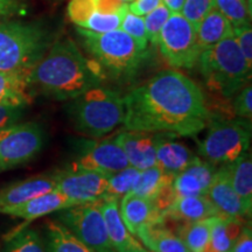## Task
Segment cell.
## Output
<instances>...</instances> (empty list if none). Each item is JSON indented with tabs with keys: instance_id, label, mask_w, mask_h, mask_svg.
Masks as SVG:
<instances>
[{
	"instance_id": "cell-1",
	"label": "cell",
	"mask_w": 252,
	"mask_h": 252,
	"mask_svg": "<svg viewBox=\"0 0 252 252\" xmlns=\"http://www.w3.org/2000/svg\"><path fill=\"white\" fill-rule=\"evenodd\" d=\"M127 131L196 137L213 116L200 87L182 72L167 69L124 97Z\"/></svg>"
},
{
	"instance_id": "cell-2",
	"label": "cell",
	"mask_w": 252,
	"mask_h": 252,
	"mask_svg": "<svg viewBox=\"0 0 252 252\" xmlns=\"http://www.w3.org/2000/svg\"><path fill=\"white\" fill-rule=\"evenodd\" d=\"M104 77L94 60H88L74 41L59 40L32 68L31 87L59 100H71L91 88L100 86Z\"/></svg>"
},
{
	"instance_id": "cell-3",
	"label": "cell",
	"mask_w": 252,
	"mask_h": 252,
	"mask_svg": "<svg viewBox=\"0 0 252 252\" xmlns=\"http://www.w3.org/2000/svg\"><path fill=\"white\" fill-rule=\"evenodd\" d=\"M67 109L75 130L91 139L105 137L123 124L125 116L124 97L100 86L71 99Z\"/></svg>"
},
{
	"instance_id": "cell-4",
	"label": "cell",
	"mask_w": 252,
	"mask_h": 252,
	"mask_svg": "<svg viewBox=\"0 0 252 252\" xmlns=\"http://www.w3.org/2000/svg\"><path fill=\"white\" fill-rule=\"evenodd\" d=\"M87 52L93 56L103 74L113 78L128 80L133 77L146 58L143 50L132 37L121 28L105 33L77 27Z\"/></svg>"
},
{
	"instance_id": "cell-5",
	"label": "cell",
	"mask_w": 252,
	"mask_h": 252,
	"mask_svg": "<svg viewBox=\"0 0 252 252\" xmlns=\"http://www.w3.org/2000/svg\"><path fill=\"white\" fill-rule=\"evenodd\" d=\"M197 63L208 88L224 97L234 96L251 78L252 67L239 49L234 33L202 50Z\"/></svg>"
},
{
	"instance_id": "cell-6",
	"label": "cell",
	"mask_w": 252,
	"mask_h": 252,
	"mask_svg": "<svg viewBox=\"0 0 252 252\" xmlns=\"http://www.w3.org/2000/svg\"><path fill=\"white\" fill-rule=\"evenodd\" d=\"M48 46L39 25L0 18V71L31 70Z\"/></svg>"
},
{
	"instance_id": "cell-7",
	"label": "cell",
	"mask_w": 252,
	"mask_h": 252,
	"mask_svg": "<svg viewBox=\"0 0 252 252\" xmlns=\"http://www.w3.org/2000/svg\"><path fill=\"white\" fill-rule=\"evenodd\" d=\"M207 127V134L198 144L197 152L203 160L213 165L223 166L232 162L250 149V121L212 118Z\"/></svg>"
},
{
	"instance_id": "cell-8",
	"label": "cell",
	"mask_w": 252,
	"mask_h": 252,
	"mask_svg": "<svg viewBox=\"0 0 252 252\" xmlns=\"http://www.w3.org/2000/svg\"><path fill=\"white\" fill-rule=\"evenodd\" d=\"M157 45L166 62L178 69L195 67L202 53L197 43L196 27L181 13L169 15L160 32Z\"/></svg>"
},
{
	"instance_id": "cell-9",
	"label": "cell",
	"mask_w": 252,
	"mask_h": 252,
	"mask_svg": "<svg viewBox=\"0 0 252 252\" xmlns=\"http://www.w3.org/2000/svg\"><path fill=\"white\" fill-rule=\"evenodd\" d=\"M100 201L65 208L60 213L59 220L94 252H112Z\"/></svg>"
},
{
	"instance_id": "cell-10",
	"label": "cell",
	"mask_w": 252,
	"mask_h": 252,
	"mask_svg": "<svg viewBox=\"0 0 252 252\" xmlns=\"http://www.w3.org/2000/svg\"><path fill=\"white\" fill-rule=\"evenodd\" d=\"M42 146L43 131L36 123H15L0 130V172L30 162Z\"/></svg>"
},
{
	"instance_id": "cell-11",
	"label": "cell",
	"mask_w": 252,
	"mask_h": 252,
	"mask_svg": "<svg viewBox=\"0 0 252 252\" xmlns=\"http://www.w3.org/2000/svg\"><path fill=\"white\" fill-rule=\"evenodd\" d=\"M55 179L56 190L75 204L94 202L108 195V175L103 173L69 167L65 171L55 173Z\"/></svg>"
},
{
	"instance_id": "cell-12",
	"label": "cell",
	"mask_w": 252,
	"mask_h": 252,
	"mask_svg": "<svg viewBox=\"0 0 252 252\" xmlns=\"http://www.w3.org/2000/svg\"><path fill=\"white\" fill-rule=\"evenodd\" d=\"M127 166H130L127 158L115 137L84 143L77 159L70 165L71 168L88 169L106 175L122 171Z\"/></svg>"
},
{
	"instance_id": "cell-13",
	"label": "cell",
	"mask_w": 252,
	"mask_h": 252,
	"mask_svg": "<svg viewBox=\"0 0 252 252\" xmlns=\"http://www.w3.org/2000/svg\"><path fill=\"white\" fill-rule=\"evenodd\" d=\"M160 133L122 131L115 139L127 158L130 166L139 171L157 165V145Z\"/></svg>"
},
{
	"instance_id": "cell-14",
	"label": "cell",
	"mask_w": 252,
	"mask_h": 252,
	"mask_svg": "<svg viewBox=\"0 0 252 252\" xmlns=\"http://www.w3.org/2000/svg\"><path fill=\"white\" fill-rule=\"evenodd\" d=\"M217 169V166L213 163L198 157L195 158L173 180L176 197L207 195Z\"/></svg>"
},
{
	"instance_id": "cell-15",
	"label": "cell",
	"mask_w": 252,
	"mask_h": 252,
	"mask_svg": "<svg viewBox=\"0 0 252 252\" xmlns=\"http://www.w3.org/2000/svg\"><path fill=\"white\" fill-rule=\"evenodd\" d=\"M55 187V173L32 176L6 186L0 189V214H4L7 209L20 206L39 195L54 190Z\"/></svg>"
},
{
	"instance_id": "cell-16",
	"label": "cell",
	"mask_w": 252,
	"mask_h": 252,
	"mask_svg": "<svg viewBox=\"0 0 252 252\" xmlns=\"http://www.w3.org/2000/svg\"><path fill=\"white\" fill-rule=\"evenodd\" d=\"M100 208L113 250L116 252H151L143 247L140 242L126 228L119 214L117 198L104 197L100 201Z\"/></svg>"
},
{
	"instance_id": "cell-17",
	"label": "cell",
	"mask_w": 252,
	"mask_h": 252,
	"mask_svg": "<svg viewBox=\"0 0 252 252\" xmlns=\"http://www.w3.org/2000/svg\"><path fill=\"white\" fill-rule=\"evenodd\" d=\"M207 196L212 201L220 216L238 220L251 216L252 209L247 207L231 187L228 175L222 166L217 169L213 184L208 189Z\"/></svg>"
},
{
	"instance_id": "cell-18",
	"label": "cell",
	"mask_w": 252,
	"mask_h": 252,
	"mask_svg": "<svg viewBox=\"0 0 252 252\" xmlns=\"http://www.w3.org/2000/svg\"><path fill=\"white\" fill-rule=\"evenodd\" d=\"M127 11L117 14H103L97 9L94 0H70L68 5L69 19L83 30L105 33L118 30Z\"/></svg>"
},
{
	"instance_id": "cell-19",
	"label": "cell",
	"mask_w": 252,
	"mask_h": 252,
	"mask_svg": "<svg viewBox=\"0 0 252 252\" xmlns=\"http://www.w3.org/2000/svg\"><path fill=\"white\" fill-rule=\"evenodd\" d=\"M119 214L126 228L133 236L141 226L160 222L161 217V213L153 200L138 196L131 191L122 197Z\"/></svg>"
},
{
	"instance_id": "cell-20",
	"label": "cell",
	"mask_w": 252,
	"mask_h": 252,
	"mask_svg": "<svg viewBox=\"0 0 252 252\" xmlns=\"http://www.w3.org/2000/svg\"><path fill=\"white\" fill-rule=\"evenodd\" d=\"M71 206H75V202H72L70 198L64 196L54 189L48 193L32 198V200L20 204V206L7 209L4 214L12 217H17V219H23L27 220V223H30L32 220L49 215L52 213L61 212V210Z\"/></svg>"
},
{
	"instance_id": "cell-21",
	"label": "cell",
	"mask_w": 252,
	"mask_h": 252,
	"mask_svg": "<svg viewBox=\"0 0 252 252\" xmlns=\"http://www.w3.org/2000/svg\"><path fill=\"white\" fill-rule=\"evenodd\" d=\"M215 216H220V214L209 197L207 195H197L176 197L160 219L166 217L180 223H190Z\"/></svg>"
},
{
	"instance_id": "cell-22",
	"label": "cell",
	"mask_w": 252,
	"mask_h": 252,
	"mask_svg": "<svg viewBox=\"0 0 252 252\" xmlns=\"http://www.w3.org/2000/svg\"><path fill=\"white\" fill-rule=\"evenodd\" d=\"M173 137L172 134L160 133L157 145V165L166 174L175 178L197 156Z\"/></svg>"
},
{
	"instance_id": "cell-23",
	"label": "cell",
	"mask_w": 252,
	"mask_h": 252,
	"mask_svg": "<svg viewBox=\"0 0 252 252\" xmlns=\"http://www.w3.org/2000/svg\"><path fill=\"white\" fill-rule=\"evenodd\" d=\"M31 70L0 71V105L14 108H26L30 105L32 103Z\"/></svg>"
},
{
	"instance_id": "cell-24",
	"label": "cell",
	"mask_w": 252,
	"mask_h": 252,
	"mask_svg": "<svg viewBox=\"0 0 252 252\" xmlns=\"http://www.w3.org/2000/svg\"><path fill=\"white\" fill-rule=\"evenodd\" d=\"M135 236L151 252H190L184 242L161 222L141 226Z\"/></svg>"
},
{
	"instance_id": "cell-25",
	"label": "cell",
	"mask_w": 252,
	"mask_h": 252,
	"mask_svg": "<svg viewBox=\"0 0 252 252\" xmlns=\"http://www.w3.org/2000/svg\"><path fill=\"white\" fill-rule=\"evenodd\" d=\"M234 188L248 208L252 209V159L251 153L245 152L232 162L222 166Z\"/></svg>"
},
{
	"instance_id": "cell-26",
	"label": "cell",
	"mask_w": 252,
	"mask_h": 252,
	"mask_svg": "<svg viewBox=\"0 0 252 252\" xmlns=\"http://www.w3.org/2000/svg\"><path fill=\"white\" fill-rule=\"evenodd\" d=\"M46 252H94L60 220H48L45 232Z\"/></svg>"
},
{
	"instance_id": "cell-27",
	"label": "cell",
	"mask_w": 252,
	"mask_h": 252,
	"mask_svg": "<svg viewBox=\"0 0 252 252\" xmlns=\"http://www.w3.org/2000/svg\"><path fill=\"white\" fill-rule=\"evenodd\" d=\"M231 34V24L216 8L209 12L196 27L197 43L201 50L209 48Z\"/></svg>"
},
{
	"instance_id": "cell-28",
	"label": "cell",
	"mask_w": 252,
	"mask_h": 252,
	"mask_svg": "<svg viewBox=\"0 0 252 252\" xmlns=\"http://www.w3.org/2000/svg\"><path fill=\"white\" fill-rule=\"evenodd\" d=\"M243 226L241 220L219 216L213 225L208 248L213 252H230Z\"/></svg>"
},
{
	"instance_id": "cell-29",
	"label": "cell",
	"mask_w": 252,
	"mask_h": 252,
	"mask_svg": "<svg viewBox=\"0 0 252 252\" xmlns=\"http://www.w3.org/2000/svg\"><path fill=\"white\" fill-rule=\"evenodd\" d=\"M217 217L219 216L209 217L196 222L182 223L176 236L184 242L186 248L190 252H203L209 244L213 225Z\"/></svg>"
},
{
	"instance_id": "cell-30",
	"label": "cell",
	"mask_w": 252,
	"mask_h": 252,
	"mask_svg": "<svg viewBox=\"0 0 252 252\" xmlns=\"http://www.w3.org/2000/svg\"><path fill=\"white\" fill-rule=\"evenodd\" d=\"M174 178L166 174L159 166H152L140 171L131 193L154 200L166 186L172 185Z\"/></svg>"
},
{
	"instance_id": "cell-31",
	"label": "cell",
	"mask_w": 252,
	"mask_h": 252,
	"mask_svg": "<svg viewBox=\"0 0 252 252\" xmlns=\"http://www.w3.org/2000/svg\"><path fill=\"white\" fill-rule=\"evenodd\" d=\"M1 252H46V249L36 230L23 226L6 238Z\"/></svg>"
},
{
	"instance_id": "cell-32",
	"label": "cell",
	"mask_w": 252,
	"mask_h": 252,
	"mask_svg": "<svg viewBox=\"0 0 252 252\" xmlns=\"http://www.w3.org/2000/svg\"><path fill=\"white\" fill-rule=\"evenodd\" d=\"M250 0H215V8L228 19L232 28L251 25Z\"/></svg>"
},
{
	"instance_id": "cell-33",
	"label": "cell",
	"mask_w": 252,
	"mask_h": 252,
	"mask_svg": "<svg viewBox=\"0 0 252 252\" xmlns=\"http://www.w3.org/2000/svg\"><path fill=\"white\" fill-rule=\"evenodd\" d=\"M140 171L135 167L127 166L126 168L118 171L112 174L108 175L109 189L108 195L109 197H115L119 200L124 195L132 191V188L137 181L138 176H139Z\"/></svg>"
},
{
	"instance_id": "cell-34",
	"label": "cell",
	"mask_w": 252,
	"mask_h": 252,
	"mask_svg": "<svg viewBox=\"0 0 252 252\" xmlns=\"http://www.w3.org/2000/svg\"><path fill=\"white\" fill-rule=\"evenodd\" d=\"M119 28L122 31H124L126 34H128L141 49H147L149 40H147L144 17L132 13L130 9H127V12H126L122 19L121 27Z\"/></svg>"
},
{
	"instance_id": "cell-35",
	"label": "cell",
	"mask_w": 252,
	"mask_h": 252,
	"mask_svg": "<svg viewBox=\"0 0 252 252\" xmlns=\"http://www.w3.org/2000/svg\"><path fill=\"white\" fill-rule=\"evenodd\" d=\"M171 14L172 13L169 12V9L161 2V4L154 8L153 11H151L147 14L144 15L147 40H149V42L152 43V45H157L160 32H161L162 27L165 26L166 21L168 20L169 15Z\"/></svg>"
},
{
	"instance_id": "cell-36",
	"label": "cell",
	"mask_w": 252,
	"mask_h": 252,
	"mask_svg": "<svg viewBox=\"0 0 252 252\" xmlns=\"http://www.w3.org/2000/svg\"><path fill=\"white\" fill-rule=\"evenodd\" d=\"M215 8V0H185L181 15L195 27Z\"/></svg>"
},
{
	"instance_id": "cell-37",
	"label": "cell",
	"mask_w": 252,
	"mask_h": 252,
	"mask_svg": "<svg viewBox=\"0 0 252 252\" xmlns=\"http://www.w3.org/2000/svg\"><path fill=\"white\" fill-rule=\"evenodd\" d=\"M234 110L238 118L251 122L252 118V87L247 84L238 91L234 102Z\"/></svg>"
},
{
	"instance_id": "cell-38",
	"label": "cell",
	"mask_w": 252,
	"mask_h": 252,
	"mask_svg": "<svg viewBox=\"0 0 252 252\" xmlns=\"http://www.w3.org/2000/svg\"><path fill=\"white\" fill-rule=\"evenodd\" d=\"M234 37L237 45L243 53L248 64L252 67V28L251 25H245L237 28H232Z\"/></svg>"
},
{
	"instance_id": "cell-39",
	"label": "cell",
	"mask_w": 252,
	"mask_h": 252,
	"mask_svg": "<svg viewBox=\"0 0 252 252\" xmlns=\"http://www.w3.org/2000/svg\"><path fill=\"white\" fill-rule=\"evenodd\" d=\"M24 108H14V106L0 105V130L13 125L23 117Z\"/></svg>"
},
{
	"instance_id": "cell-40",
	"label": "cell",
	"mask_w": 252,
	"mask_h": 252,
	"mask_svg": "<svg viewBox=\"0 0 252 252\" xmlns=\"http://www.w3.org/2000/svg\"><path fill=\"white\" fill-rule=\"evenodd\" d=\"M230 252H252V232L250 226H243Z\"/></svg>"
},
{
	"instance_id": "cell-41",
	"label": "cell",
	"mask_w": 252,
	"mask_h": 252,
	"mask_svg": "<svg viewBox=\"0 0 252 252\" xmlns=\"http://www.w3.org/2000/svg\"><path fill=\"white\" fill-rule=\"evenodd\" d=\"M160 4H161V0H134L128 4V9L132 13L144 17Z\"/></svg>"
},
{
	"instance_id": "cell-42",
	"label": "cell",
	"mask_w": 252,
	"mask_h": 252,
	"mask_svg": "<svg viewBox=\"0 0 252 252\" xmlns=\"http://www.w3.org/2000/svg\"><path fill=\"white\" fill-rule=\"evenodd\" d=\"M18 0H0V18H7L23 11Z\"/></svg>"
},
{
	"instance_id": "cell-43",
	"label": "cell",
	"mask_w": 252,
	"mask_h": 252,
	"mask_svg": "<svg viewBox=\"0 0 252 252\" xmlns=\"http://www.w3.org/2000/svg\"><path fill=\"white\" fill-rule=\"evenodd\" d=\"M161 2L169 9L172 14L181 13L182 6L185 4V0H161Z\"/></svg>"
},
{
	"instance_id": "cell-44",
	"label": "cell",
	"mask_w": 252,
	"mask_h": 252,
	"mask_svg": "<svg viewBox=\"0 0 252 252\" xmlns=\"http://www.w3.org/2000/svg\"><path fill=\"white\" fill-rule=\"evenodd\" d=\"M121 1H123V2H126V4H130V2L134 1V0H121Z\"/></svg>"
},
{
	"instance_id": "cell-45",
	"label": "cell",
	"mask_w": 252,
	"mask_h": 252,
	"mask_svg": "<svg viewBox=\"0 0 252 252\" xmlns=\"http://www.w3.org/2000/svg\"><path fill=\"white\" fill-rule=\"evenodd\" d=\"M112 252H116V251H115V250H113V251H112Z\"/></svg>"
}]
</instances>
